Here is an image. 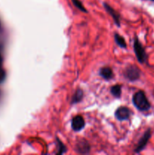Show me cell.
<instances>
[{"mask_svg":"<svg viewBox=\"0 0 154 155\" xmlns=\"http://www.w3.org/2000/svg\"><path fill=\"white\" fill-rule=\"evenodd\" d=\"M132 100L134 106L138 110L145 111V110H147L150 107V104H149L144 92H142V91H139V92H136L134 96H133Z\"/></svg>","mask_w":154,"mask_h":155,"instance_id":"6da1fadb","label":"cell"},{"mask_svg":"<svg viewBox=\"0 0 154 155\" xmlns=\"http://www.w3.org/2000/svg\"><path fill=\"white\" fill-rule=\"evenodd\" d=\"M134 48L138 61L140 63H143L145 61V58H146V54H145L144 49L143 48L141 44L140 43V42H139L137 39L134 40Z\"/></svg>","mask_w":154,"mask_h":155,"instance_id":"7a4b0ae2","label":"cell"},{"mask_svg":"<svg viewBox=\"0 0 154 155\" xmlns=\"http://www.w3.org/2000/svg\"><path fill=\"white\" fill-rule=\"evenodd\" d=\"M125 75L126 78H128L129 80H131V81L136 80L139 77L138 68H136L135 66H133V65L128 67L125 70Z\"/></svg>","mask_w":154,"mask_h":155,"instance_id":"3957f363","label":"cell"},{"mask_svg":"<svg viewBox=\"0 0 154 155\" xmlns=\"http://www.w3.org/2000/svg\"><path fill=\"white\" fill-rule=\"evenodd\" d=\"M131 114V111L126 107H120L116 110L115 116L119 120H125L128 119Z\"/></svg>","mask_w":154,"mask_h":155,"instance_id":"277c9868","label":"cell"},{"mask_svg":"<svg viewBox=\"0 0 154 155\" xmlns=\"http://www.w3.org/2000/svg\"><path fill=\"white\" fill-rule=\"evenodd\" d=\"M85 127V120L82 117L75 116L72 120V128L75 131H80Z\"/></svg>","mask_w":154,"mask_h":155,"instance_id":"5b68a950","label":"cell"},{"mask_svg":"<svg viewBox=\"0 0 154 155\" xmlns=\"http://www.w3.org/2000/svg\"><path fill=\"white\" fill-rule=\"evenodd\" d=\"M149 136H150V133H149V130H148L147 132H146L144 136L142 137V139L139 141L138 145H137V148H136L135 149L136 152H140V151H142V150L143 149L145 145H146V143H147L148 139H149Z\"/></svg>","mask_w":154,"mask_h":155,"instance_id":"8992f818","label":"cell"},{"mask_svg":"<svg viewBox=\"0 0 154 155\" xmlns=\"http://www.w3.org/2000/svg\"><path fill=\"white\" fill-rule=\"evenodd\" d=\"M100 75L105 80H110L113 77V71L111 68L109 67H105V68H101L100 71Z\"/></svg>","mask_w":154,"mask_h":155,"instance_id":"52a82bcc","label":"cell"},{"mask_svg":"<svg viewBox=\"0 0 154 155\" xmlns=\"http://www.w3.org/2000/svg\"><path fill=\"white\" fill-rule=\"evenodd\" d=\"M104 6H105L106 9H107V12H108L109 14H110V15H111L112 17H113V20H114V21H115V23H116V24H117L118 26H120V22H119V15H118V14L116 13V12H115L114 9L112 8L111 7H110V6H109L108 5L104 4Z\"/></svg>","mask_w":154,"mask_h":155,"instance_id":"ba28073f","label":"cell"},{"mask_svg":"<svg viewBox=\"0 0 154 155\" xmlns=\"http://www.w3.org/2000/svg\"><path fill=\"white\" fill-rule=\"evenodd\" d=\"M82 97H83L82 91L81 89H77L75 93L74 94L73 96H72L71 103H72V104H75V103L79 102V101L82 99Z\"/></svg>","mask_w":154,"mask_h":155,"instance_id":"9c48e42d","label":"cell"},{"mask_svg":"<svg viewBox=\"0 0 154 155\" xmlns=\"http://www.w3.org/2000/svg\"><path fill=\"white\" fill-rule=\"evenodd\" d=\"M110 92L113 96L119 98V97H120L121 92H122V86L120 85H115L111 87Z\"/></svg>","mask_w":154,"mask_h":155,"instance_id":"30bf717a","label":"cell"},{"mask_svg":"<svg viewBox=\"0 0 154 155\" xmlns=\"http://www.w3.org/2000/svg\"><path fill=\"white\" fill-rule=\"evenodd\" d=\"M77 151H79V153H87L88 152L89 148L90 147L88 146V145L87 144V142H79L78 144V147H77Z\"/></svg>","mask_w":154,"mask_h":155,"instance_id":"8fae6325","label":"cell"},{"mask_svg":"<svg viewBox=\"0 0 154 155\" xmlns=\"http://www.w3.org/2000/svg\"><path fill=\"white\" fill-rule=\"evenodd\" d=\"M114 38L115 41H116V42L119 47H121V48H126V43H125V39H124V38L122 36H121L118 33H116L114 36Z\"/></svg>","mask_w":154,"mask_h":155,"instance_id":"7c38bea8","label":"cell"},{"mask_svg":"<svg viewBox=\"0 0 154 155\" xmlns=\"http://www.w3.org/2000/svg\"><path fill=\"white\" fill-rule=\"evenodd\" d=\"M72 1L74 5H75L77 8H79L80 11H82V12H87V11H86L85 8L84 6H83V5L82 4L81 2L79 1V0H72Z\"/></svg>","mask_w":154,"mask_h":155,"instance_id":"4fadbf2b","label":"cell"},{"mask_svg":"<svg viewBox=\"0 0 154 155\" xmlns=\"http://www.w3.org/2000/svg\"><path fill=\"white\" fill-rule=\"evenodd\" d=\"M57 145H58V146H59L58 147V152H57V154H61L66 151V147H65V145H63V143H62V142H60L59 139H57Z\"/></svg>","mask_w":154,"mask_h":155,"instance_id":"5bb4252c","label":"cell"},{"mask_svg":"<svg viewBox=\"0 0 154 155\" xmlns=\"http://www.w3.org/2000/svg\"><path fill=\"white\" fill-rule=\"evenodd\" d=\"M5 78V73L2 68V57L0 56V82L2 81Z\"/></svg>","mask_w":154,"mask_h":155,"instance_id":"9a60e30c","label":"cell"},{"mask_svg":"<svg viewBox=\"0 0 154 155\" xmlns=\"http://www.w3.org/2000/svg\"><path fill=\"white\" fill-rule=\"evenodd\" d=\"M152 1H154V0H152Z\"/></svg>","mask_w":154,"mask_h":155,"instance_id":"2e32d148","label":"cell"}]
</instances>
